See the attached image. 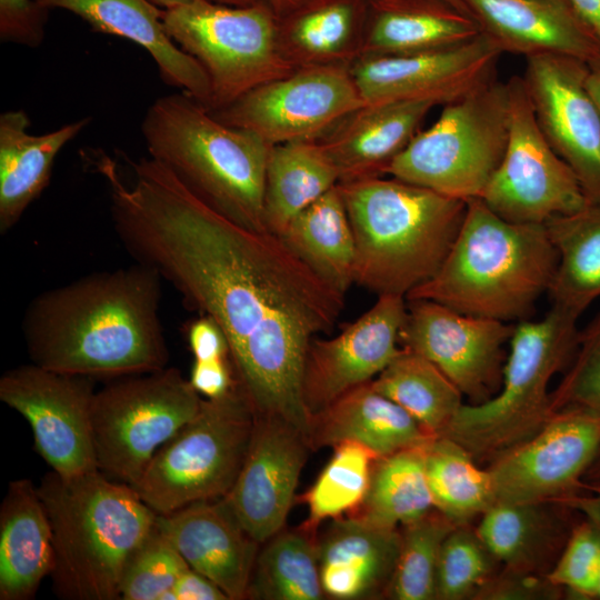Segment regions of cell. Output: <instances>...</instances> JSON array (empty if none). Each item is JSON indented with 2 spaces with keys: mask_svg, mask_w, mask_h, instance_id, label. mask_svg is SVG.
<instances>
[{
  "mask_svg": "<svg viewBox=\"0 0 600 600\" xmlns=\"http://www.w3.org/2000/svg\"><path fill=\"white\" fill-rule=\"evenodd\" d=\"M96 167L109 190L114 230L131 257L218 324L234 384L254 414L280 417L309 441L306 359L311 341L334 327L344 294L280 236L230 220L159 161L131 162L129 182L108 156Z\"/></svg>",
  "mask_w": 600,
  "mask_h": 600,
  "instance_id": "cell-1",
  "label": "cell"
},
{
  "mask_svg": "<svg viewBox=\"0 0 600 600\" xmlns=\"http://www.w3.org/2000/svg\"><path fill=\"white\" fill-rule=\"evenodd\" d=\"M161 279L156 269L137 262L38 294L22 320L32 363L92 379L166 368Z\"/></svg>",
  "mask_w": 600,
  "mask_h": 600,
  "instance_id": "cell-2",
  "label": "cell"
},
{
  "mask_svg": "<svg viewBox=\"0 0 600 600\" xmlns=\"http://www.w3.org/2000/svg\"><path fill=\"white\" fill-rule=\"evenodd\" d=\"M557 264L544 224L508 221L472 199L441 267L406 299L509 322L523 319L549 290Z\"/></svg>",
  "mask_w": 600,
  "mask_h": 600,
  "instance_id": "cell-3",
  "label": "cell"
},
{
  "mask_svg": "<svg viewBox=\"0 0 600 600\" xmlns=\"http://www.w3.org/2000/svg\"><path fill=\"white\" fill-rule=\"evenodd\" d=\"M37 488L52 530L56 594L120 599L124 567L154 528L157 513L131 486L99 470L73 477L51 470Z\"/></svg>",
  "mask_w": 600,
  "mask_h": 600,
  "instance_id": "cell-4",
  "label": "cell"
},
{
  "mask_svg": "<svg viewBox=\"0 0 600 600\" xmlns=\"http://www.w3.org/2000/svg\"><path fill=\"white\" fill-rule=\"evenodd\" d=\"M356 246L354 283L406 296L441 267L467 202L383 177L338 183Z\"/></svg>",
  "mask_w": 600,
  "mask_h": 600,
  "instance_id": "cell-5",
  "label": "cell"
},
{
  "mask_svg": "<svg viewBox=\"0 0 600 600\" xmlns=\"http://www.w3.org/2000/svg\"><path fill=\"white\" fill-rule=\"evenodd\" d=\"M141 132L150 158L206 203L244 228L268 231L264 188L271 146L221 122L184 92L156 99Z\"/></svg>",
  "mask_w": 600,
  "mask_h": 600,
  "instance_id": "cell-6",
  "label": "cell"
},
{
  "mask_svg": "<svg viewBox=\"0 0 600 600\" xmlns=\"http://www.w3.org/2000/svg\"><path fill=\"white\" fill-rule=\"evenodd\" d=\"M578 319L552 306L543 319L514 326L499 391L484 402L463 403L442 436L478 463L533 437L554 412L549 384L577 351Z\"/></svg>",
  "mask_w": 600,
  "mask_h": 600,
  "instance_id": "cell-7",
  "label": "cell"
},
{
  "mask_svg": "<svg viewBox=\"0 0 600 600\" xmlns=\"http://www.w3.org/2000/svg\"><path fill=\"white\" fill-rule=\"evenodd\" d=\"M509 126L508 81L492 77L444 104L386 174L466 202L480 199L506 152Z\"/></svg>",
  "mask_w": 600,
  "mask_h": 600,
  "instance_id": "cell-8",
  "label": "cell"
},
{
  "mask_svg": "<svg viewBox=\"0 0 600 600\" xmlns=\"http://www.w3.org/2000/svg\"><path fill=\"white\" fill-rule=\"evenodd\" d=\"M256 414L236 387L202 398L198 413L152 457L132 487L157 514L221 499L247 454Z\"/></svg>",
  "mask_w": 600,
  "mask_h": 600,
  "instance_id": "cell-9",
  "label": "cell"
},
{
  "mask_svg": "<svg viewBox=\"0 0 600 600\" xmlns=\"http://www.w3.org/2000/svg\"><path fill=\"white\" fill-rule=\"evenodd\" d=\"M162 20L171 39L204 69L211 112L296 70L281 54L277 16L264 4L233 7L194 0L163 10Z\"/></svg>",
  "mask_w": 600,
  "mask_h": 600,
  "instance_id": "cell-10",
  "label": "cell"
},
{
  "mask_svg": "<svg viewBox=\"0 0 600 600\" xmlns=\"http://www.w3.org/2000/svg\"><path fill=\"white\" fill-rule=\"evenodd\" d=\"M201 401L190 380L172 367L127 376L96 391L91 428L98 470L133 487Z\"/></svg>",
  "mask_w": 600,
  "mask_h": 600,
  "instance_id": "cell-11",
  "label": "cell"
},
{
  "mask_svg": "<svg viewBox=\"0 0 600 600\" xmlns=\"http://www.w3.org/2000/svg\"><path fill=\"white\" fill-rule=\"evenodd\" d=\"M508 84V144L480 199L516 223L544 224L582 209L590 202L573 171L541 132L522 77H511Z\"/></svg>",
  "mask_w": 600,
  "mask_h": 600,
  "instance_id": "cell-12",
  "label": "cell"
},
{
  "mask_svg": "<svg viewBox=\"0 0 600 600\" xmlns=\"http://www.w3.org/2000/svg\"><path fill=\"white\" fill-rule=\"evenodd\" d=\"M364 104L349 68H300L211 112L269 146L318 140Z\"/></svg>",
  "mask_w": 600,
  "mask_h": 600,
  "instance_id": "cell-13",
  "label": "cell"
},
{
  "mask_svg": "<svg viewBox=\"0 0 600 600\" xmlns=\"http://www.w3.org/2000/svg\"><path fill=\"white\" fill-rule=\"evenodd\" d=\"M599 450L600 412L556 410L533 437L489 462L496 502L553 501L580 492Z\"/></svg>",
  "mask_w": 600,
  "mask_h": 600,
  "instance_id": "cell-14",
  "label": "cell"
},
{
  "mask_svg": "<svg viewBox=\"0 0 600 600\" xmlns=\"http://www.w3.org/2000/svg\"><path fill=\"white\" fill-rule=\"evenodd\" d=\"M92 378L34 363L0 378V399L30 424L34 449L52 471L73 477L98 470L91 428Z\"/></svg>",
  "mask_w": 600,
  "mask_h": 600,
  "instance_id": "cell-15",
  "label": "cell"
},
{
  "mask_svg": "<svg viewBox=\"0 0 600 600\" xmlns=\"http://www.w3.org/2000/svg\"><path fill=\"white\" fill-rule=\"evenodd\" d=\"M407 301L401 347L436 364L471 404L491 399L501 386L503 346L514 326L468 316L431 300Z\"/></svg>",
  "mask_w": 600,
  "mask_h": 600,
  "instance_id": "cell-16",
  "label": "cell"
},
{
  "mask_svg": "<svg viewBox=\"0 0 600 600\" xmlns=\"http://www.w3.org/2000/svg\"><path fill=\"white\" fill-rule=\"evenodd\" d=\"M589 64L574 57L526 58L522 77L536 120L590 203H600V111L587 87Z\"/></svg>",
  "mask_w": 600,
  "mask_h": 600,
  "instance_id": "cell-17",
  "label": "cell"
},
{
  "mask_svg": "<svg viewBox=\"0 0 600 600\" xmlns=\"http://www.w3.org/2000/svg\"><path fill=\"white\" fill-rule=\"evenodd\" d=\"M501 53L480 33L441 50L361 57L349 69L364 104L430 100L444 106L494 77Z\"/></svg>",
  "mask_w": 600,
  "mask_h": 600,
  "instance_id": "cell-18",
  "label": "cell"
},
{
  "mask_svg": "<svg viewBox=\"0 0 600 600\" xmlns=\"http://www.w3.org/2000/svg\"><path fill=\"white\" fill-rule=\"evenodd\" d=\"M310 446L307 436L276 416H257L238 477L223 499L260 544L281 531Z\"/></svg>",
  "mask_w": 600,
  "mask_h": 600,
  "instance_id": "cell-19",
  "label": "cell"
},
{
  "mask_svg": "<svg viewBox=\"0 0 600 600\" xmlns=\"http://www.w3.org/2000/svg\"><path fill=\"white\" fill-rule=\"evenodd\" d=\"M406 298L380 294L376 303L338 336L316 337L309 347L303 394L311 417L350 390L370 382L401 351Z\"/></svg>",
  "mask_w": 600,
  "mask_h": 600,
  "instance_id": "cell-20",
  "label": "cell"
},
{
  "mask_svg": "<svg viewBox=\"0 0 600 600\" xmlns=\"http://www.w3.org/2000/svg\"><path fill=\"white\" fill-rule=\"evenodd\" d=\"M156 528L190 568L214 582L229 600L247 598L260 543L242 528L223 498L157 514Z\"/></svg>",
  "mask_w": 600,
  "mask_h": 600,
  "instance_id": "cell-21",
  "label": "cell"
},
{
  "mask_svg": "<svg viewBox=\"0 0 600 600\" xmlns=\"http://www.w3.org/2000/svg\"><path fill=\"white\" fill-rule=\"evenodd\" d=\"M480 32L501 52L524 58L556 53L587 63L600 59V43L564 3L552 0H461Z\"/></svg>",
  "mask_w": 600,
  "mask_h": 600,
  "instance_id": "cell-22",
  "label": "cell"
},
{
  "mask_svg": "<svg viewBox=\"0 0 600 600\" xmlns=\"http://www.w3.org/2000/svg\"><path fill=\"white\" fill-rule=\"evenodd\" d=\"M436 106L430 100L363 104L317 141L333 163L339 183L382 177Z\"/></svg>",
  "mask_w": 600,
  "mask_h": 600,
  "instance_id": "cell-23",
  "label": "cell"
},
{
  "mask_svg": "<svg viewBox=\"0 0 600 600\" xmlns=\"http://www.w3.org/2000/svg\"><path fill=\"white\" fill-rule=\"evenodd\" d=\"M401 533L352 516L331 520L318 538V560L324 597L336 600L376 599L387 594Z\"/></svg>",
  "mask_w": 600,
  "mask_h": 600,
  "instance_id": "cell-24",
  "label": "cell"
},
{
  "mask_svg": "<svg viewBox=\"0 0 600 600\" xmlns=\"http://www.w3.org/2000/svg\"><path fill=\"white\" fill-rule=\"evenodd\" d=\"M44 7L68 10L96 31L141 46L157 63L163 80L207 109L211 88L202 66L168 34L162 12L149 0H38Z\"/></svg>",
  "mask_w": 600,
  "mask_h": 600,
  "instance_id": "cell-25",
  "label": "cell"
},
{
  "mask_svg": "<svg viewBox=\"0 0 600 600\" xmlns=\"http://www.w3.org/2000/svg\"><path fill=\"white\" fill-rule=\"evenodd\" d=\"M580 516L557 500L497 501L474 529L504 567L548 574Z\"/></svg>",
  "mask_w": 600,
  "mask_h": 600,
  "instance_id": "cell-26",
  "label": "cell"
},
{
  "mask_svg": "<svg viewBox=\"0 0 600 600\" xmlns=\"http://www.w3.org/2000/svg\"><path fill=\"white\" fill-rule=\"evenodd\" d=\"M368 0H302L277 16L283 58L294 68H350L362 56Z\"/></svg>",
  "mask_w": 600,
  "mask_h": 600,
  "instance_id": "cell-27",
  "label": "cell"
},
{
  "mask_svg": "<svg viewBox=\"0 0 600 600\" xmlns=\"http://www.w3.org/2000/svg\"><path fill=\"white\" fill-rule=\"evenodd\" d=\"M432 438L411 414L378 392L370 381L311 417L309 446L318 449L354 441L381 458L422 447Z\"/></svg>",
  "mask_w": 600,
  "mask_h": 600,
  "instance_id": "cell-28",
  "label": "cell"
},
{
  "mask_svg": "<svg viewBox=\"0 0 600 600\" xmlns=\"http://www.w3.org/2000/svg\"><path fill=\"white\" fill-rule=\"evenodd\" d=\"M477 21L444 0H368L361 57L447 49L480 34Z\"/></svg>",
  "mask_w": 600,
  "mask_h": 600,
  "instance_id": "cell-29",
  "label": "cell"
},
{
  "mask_svg": "<svg viewBox=\"0 0 600 600\" xmlns=\"http://www.w3.org/2000/svg\"><path fill=\"white\" fill-rule=\"evenodd\" d=\"M53 566L52 530L38 488L28 479L11 481L0 508V599L33 598Z\"/></svg>",
  "mask_w": 600,
  "mask_h": 600,
  "instance_id": "cell-30",
  "label": "cell"
},
{
  "mask_svg": "<svg viewBox=\"0 0 600 600\" xmlns=\"http://www.w3.org/2000/svg\"><path fill=\"white\" fill-rule=\"evenodd\" d=\"M80 119L44 134H30L23 110L0 116V232H8L50 182L59 151L89 123Z\"/></svg>",
  "mask_w": 600,
  "mask_h": 600,
  "instance_id": "cell-31",
  "label": "cell"
},
{
  "mask_svg": "<svg viewBox=\"0 0 600 600\" xmlns=\"http://www.w3.org/2000/svg\"><path fill=\"white\" fill-rule=\"evenodd\" d=\"M338 183V172L317 140L272 146L264 188L268 231L281 236L300 212Z\"/></svg>",
  "mask_w": 600,
  "mask_h": 600,
  "instance_id": "cell-32",
  "label": "cell"
},
{
  "mask_svg": "<svg viewBox=\"0 0 600 600\" xmlns=\"http://www.w3.org/2000/svg\"><path fill=\"white\" fill-rule=\"evenodd\" d=\"M558 253L552 306L577 318L600 297V203L544 223Z\"/></svg>",
  "mask_w": 600,
  "mask_h": 600,
  "instance_id": "cell-33",
  "label": "cell"
},
{
  "mask_svg": "<svg viewBox=\"0 0 600 600\" xmlns=\"http://www.w3.org/2000/svg\"><path fill=\"white\" fill-rule=\"evenodd\" d=\"M280 237L318 276L346 296L354 283L356 246L338 184L300 212Z\"/></svg>",
  "mask_w": 600,
  "mask_h": 600,
  "instance_id": "cell-34",
  "label": "cell"
},
{
  "mask_svg": "<svg viewBox=\"0 0 600 600\" xmlns=\"http://www.w3.org/2000/svg\"><path fill=\"white\" fill-rule=\"evenodd\" d=\"M371 384L433 437L446 432L463 404L461 391L436 364L402 347Z\"/></svg>",
  "mask_w": 600,
  "mask_h": 600,
  "instance_id": "cell-35",
  "label": "cell"
},
{
  "mask_svg": "<svg viewBox=\"0 0 600 600\" xmlns=\"http://www.w3.org/2000/svg\"><path fill=\"white\" fill-rule=\"evenodd\" d=\"M433 507L452 524H470L494 502L490 474L457 441L438 436L423 447Z\"/></svg>",
  "mask_w": 600,
  "mask_h": 600,
  "instance_id": "cell-36",
  "label": "cell"
},
{
  "mask_svg": "<svg viewBox=\"0 0 600 600\" xmlns=\"http://www.w3.org/2000/svg\"><path fill=\"white\" fill-rule=\"evenodd\" d=\"M424 446L378 458L363 502L348 516L378 527L399 528L432 511Z\"/></svg>",
  "mask_w": 600,
  "mask_h": 600,
  "instance_id": "cell-37",
  "label": "cell"
},
{
  "mask_svg": "<svg viewBox=\"0 0 600 600\" xmlns=\"http://www.w3.org/2000/svg\"><path fill=\"white\" fill-rule=\"evenodd\" d=\"M258 552L247 598L263 600H320L317 533L300 526L281 530Z\"/></svg>",
  "mask_w": 600,
  "mask_h": 600,
  "instance_id": "cell-38",
  "label": "cell"
},
{
  "mask_svg": "<svg viewBox=\"0 0 600 600\" xmlns=\"http://www.w3.org/2000/svg\"><path fill=\"white\" fill-rule=\"evenodd\" d=\"M333 448L314 483L300 497L308 507V518L301 526L313 532L324 520L351 514L361 506L379 458L354 441H343Z\"/></svg>",
  "mask_w": 600,
  "mask_h": 600,
  "instance_id": "cell-39",
  "label": "cell"
},
{
  "mask_svg": "<svg viewBox=\"0 0 600 600\" xmlns=\"http://www.w3.org/2000/svg\"><path fill=\"white\" fill-rule=\"evenodd\" d=\"M456 526L433 509L401 527L400 549L386 597L394 600H434L442 543Z\"/></svg>",
  "mask_w": 600,
  "mask_h": 600,
  "instance_id": "cell-40",
  "label": "cell"
},
{
  "mask_svg": "<svg viewBox=\"0 0 600 600\" xmlns=\"http://www.w3.org/2000/svg\"><path fill=\"white\" fill-rule=\"evenodd\" d=\"M500 562L470 524L456 526L444 539L438 560L436 599H473Z\"/></svg>",
  "mask_w": 600,
  "mask_h": 600,
  "instance_id": "cell-41",
  "label": "cell"
},
{
  "mask_svg": "<svg viewBox=\"0 0 600 600\" xmlns=\"http://www.w3.org/2000/svg\"><path fill=\"white\" fill-rule=\"evenodd\" d=\"M189 567L156 528L129 558L120 582L122 600H168L179 576Z\"/></svg>",
  "mask_w": 600,
  "mask_h": 600,
  "instance_id": "cell-42",
  "label": "cell"
},
{
  "mask_svg": "<svg viewBox=\"0 0 600 600\" xmlns=\"http://www.w3.org/2000/svg\"><path fill=\"white\" fill-rule=\"evenodd\" d=\"M600 564V526L580 516L557 562L547 574L572 599L594 600Z\"/></svg>",
  "mask_w": 600,
  "mask_h": 600,
  "instance_id": "cell-43",
  "label": "cell"
},
{
  "mask_svg": "<svg viewBox=\"0 0 600 600\" xmlns=\"http://www.w3.org/2000/svg\"><path fill=\"white\" fill-rule=\"evenodd\" d=\"M551 406L553 411L577 406L600 412V314L580 332L569 369L551 392Z\"/></svg>",
  "mask_w": 600,
  "mask_h": 600,
  "instance_id": "cell-44",
  "label": "cell"
},
{
  "mask_svg": "<svg viewBox=\"0 0 600 600\" xmlns=\"http://www.w3.org/2000/svg\"><path fill=\"white\" fill-rule=\"evenodd\" d=\"M564 591L547 574L503 566L477 591L472 600H557Z\"/></svg>",
  "mask_w": 600,
  "mask_h": 600,
  "instance_id": "cell-45",
  "label": "cell"
},
{
  "mask_svg": "<svg viewBox=\"0 0 600 600\" xmlns=\"http://www.w3.org/2000/svg\"><path fill=\"white\" fill-rule=\"evenodd\" d=\"M48 10L38 0H0V40L39 47L44 37Z\"/></svg>",
  "mask_w": 600,
  "mask_h": 600,
  "instance_id": "cell-46",
  "label": "cell"
},
{
  "mask_svg": "<svg viewBox=\"0 0 600 600\" xmlns=\"http://www.w3.org/2000/svg\"><path fill=\"white\" fill-rule=\"evenodd\" d=\"M189 380L204 398L213 399L226 394L234 386L230 359L194 360Z\"/></svg>",
  "mask_w": 600,
  "mask_h": 600,
  "instance_id": "cell-47",
  "label": "cell"
},
{
  "mask_svg": "<svg viewBox=\"0 0 600 600\" xmlns=\"http://www.w3.org/2000/svg\"><path fill=\"white\" fill-rule=\"evenodd\" d=\"M187 338L194 360L229 358L227 339L218 324L208 316L201 314L190 323Z\"/></svg>",
  "mask_w": 600,
  "mask_h": 600,
  "instance_id": "cell-48",
  "label": "cell"
},
{
  "mask_svg": "<svg viewBox=\"0 0 600 600\" xmlns=\"http://www.w3.org/2000/svg\"><path fill=\"white\" fill-rule=\"evenodd\" d=\"M168 600H229L210 579L188 567L177 579Z\"/></svg>",
  "mask_w": 600,
  "mask_h": 600,
  "instance_id": "cell-49",
  "label": "cell"
},
{
  "mask_svg": "<svg viewBox=\"0 0 600 600\" xmlns=\"http://www.w3.org/2000/svg\"><path fill=\"white\" fill-rule=\"evenodd\" d=\"M557 501L564 503L579 514L600 526V487L584 482V487L580 492Z\"/></svg>",
  "mask_w": 600,
  "mask_h": 600,
  "instance_id": "cell-50",
  "label": "cell"
},
{
  "mask_svg": "<svg viewBox=\"0 0 600 600\" xmlns=\"http://www.w3.org/2000/svg\"><path fill=\"white\" fill-rule=\"evenodd\" d=\"M572 11L600 43V0H567Z\"/></svg>",
  "mask_w": 600,
  "mask_h": 600,
  "instance_id": "cell-51",
  "label": "cell"
},
{
  "mask_svg": "<svg viewBox=\"0 0 600 600\" xmlns=\"http://www.w3.org/2000/svg\"><path fill=\"white\" fill-rule=\"evenodd\" d=\"M216 3L233 6V7H247L253 4H264L269 7L276 16L283 13L291 9L302 0H210Z\"/></svg>",
  "mask_w": 600,
  "mask_h": 600,
  "instance_id": "cell-52",
  "label": "cell"
},
{
  "mask_svg": "<svg viewBox=\"0 0 600 600\" xmlns=\"http://www.w3.org/2000/svg\"><path fill=\"white\" fill-rule=\"evenodd\" d=\"M588 64L589 73L587 79V87L600 111V59L592 61Z\"/></svg>",
  "mask_w": 600,
  "mask_h": 600,
  "instance_id": "cell-53",
  "label": "cell"
},
{
  "mask_svg": "<svg viewBox=\"0 0 600 600\" xmlns=\"http://www.w3.org/2000/svg\"><path fill=\"white\" fill-rule=\"evenodd\" d=\"M583 481L588 484L600 487V450L587 470Z\"/></svg>",
  "mask_w": 600,
  "mask_h": 600,
  "instance_id": "cell-54",
  "label": "cell"
},
{
  "mask_svg": "<svg viewBox=\"0 0 600 600\" xmlns=\"http://www.w3.org/2000/svg\"><path fill=\"white\" fill-rule=\"evenodd\" d=\"M157 7H162L163 10L174 9L188 3L193 2L194 0H149Z\"/></svg>",
  "mask_w": 600,
  "mask_h": 600,
  "instance_id": "cell-55",
  "label": "cell"
},
{
  "mask_svg": "<svg viewBox=\"0 0 600 600\" xmlns=\"http://www.w3.org/2000/svg\"><path fill=\"white\" fill-rule=\"evenodd\" d=\"M444 1L450 3L451 6H453L458 10H460V11H462L464 13H468L467 8H466V6L463 4V2L461 0H444Z\"/></svg>",
  "mask_w": 600,
  "mask_h": 600,
  "instance_id": "cell-56",
  "label": "cell"
},
{
  "mask_svg": "<svg viewBox=\"0 0 600 600\" xmlns=\"http://www.w3.org/2000/svg\"><path fill=\"white\" fill-rule=\"evenodd\" d=\"M594 599L600 600V564H599L597 581H596Z\"/></svg>",
  "mask_w": 600,
  "mask_h": 600,
  "instance_id": "cell-57",
  "label": "cell"
},
{
  "mask_svg": "<svg viewBox=\"0 0 600 600\" xmlns=\"http://www.w3.org/2000/svg\"><path fill=\"white\" fill-rule=\"evenodd\" d=\"M552 1L561 2V3H564V4H568V6H569V3H568L567 0H552ZM569 7H570V6H569Z\"/></svg>",
  "mask_w": 600,
  "mask_h": 600,
  "instance_id": "cell-58",
  "label": "cell"
}]
</instances>
